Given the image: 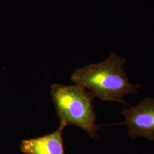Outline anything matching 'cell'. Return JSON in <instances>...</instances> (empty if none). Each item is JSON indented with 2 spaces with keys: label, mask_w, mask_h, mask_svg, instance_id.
I'll list each match as a JSON object with an SVG mask.
<instances>
[{
  "label": "cell",
  "mask_w": 154,
  "mask_h": 154,
  "mask_svg": "<svg viewBox=\"0 0 154 154\" xmlns=\"http://www.w3.org/2000/svg\"><path fill=\"white\" fill-rule=\"evenodd\" d=\"M126 62L124 58L111 53L102 62L77 69L71 79L73 82L89 91L94 98L105 102L126 103L125 96L138 93L141 86L129 81L125 70Z\"/></svg>",
  "instance_id": "1"
},
{
  "label": "cell",
  "mask_w": 154,
  "mask_h": 154,
  "mask_svg": "<svg viewBox=\"0 0 154 154\" xmlns=\"http://www.w3.org/2000/svg\"><path fill=\"white\" fill-rule=\"evenodd\" d=\"M128 134L132 138H146L154 141V98H147L138 105L123 109Z\"/></svg>",
  "instance_id": "3"
},
{
  "label": "cell",
  "mask_w": 154,
  "mask_h": 154,
  "mask_svg": "<svg viewBox=\"0 0 154 154\" xmlns=\"http://www.w3.org/2000/svg\"><path fill=\"white\" fill-rule=\"evenodd\" d=\"M51 95L55 105L57 115L63 127L75 125L83 129L94 138L98 126L94 110L92 94L82 86L54 84L51 88Z\"/></svg>",
  "instance_id": "2"
},
{
  "label": "cell",
  "mask_w": 154,
  "mask_h": 154,
  "mask_svg": "<svg viewBox=\"0 0 154 154\" xmlns=\"http://www.w3.org/2000/svg\"><path fill=\"white\" fill-rule=\"evenodd\" d=\"M65 128L60 126L58 130L38 138L23 140L20 149L25 154H65L62 131Z\"/></svg>",
  "instance_id": "4"
}]
</instances>
